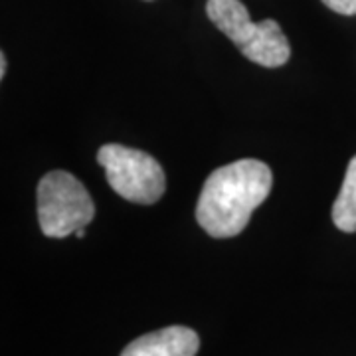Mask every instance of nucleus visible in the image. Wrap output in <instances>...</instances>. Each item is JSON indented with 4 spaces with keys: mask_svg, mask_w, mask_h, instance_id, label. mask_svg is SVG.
Segmentation results:
<instances>
[{
    "mask_svg": "<svg viewBox=\"0 0 356 356\" xmlns=\"http://www.w3.org/2000/svg\"><path fill=\"white\" fill-rule=\"evenodd\" d=\"M97 163L103 166L109 186L129 202L154 204L165 194V170L145 151L109 143L99 149Z\"/></svg>",
    "mask_w": 356,
    "mask_h": 356,
    "instance_id": "nucleus-4",
    "label": "nucleus"
},
{
    "mask_svg": "<svg viewBox=\"0 0 356 356\" xmlns=\"http://www.w3.org/2000/svg\"><path fill=\"white\" fill-rule=\"evenodd\" d=\"M206 14L250 62L264 67L287 64L291 46L275 20L267 18L255 24L240 0H208Z\"/></svg>",
    "mask_w": 356,
    "mask_h": 356,
    "instance_id": "nucleus-2",
    "label": "nucleus"
},
{
    "mask_svg": "<svg viewBox=\"0 0 356 356\" xmlns=\"http://www.w3.org/2000/svg\"><path fill=\"white\" fill-rule=\"evenodd\" d=\"M76 236H77V238H83V236H86V228L77 229V232H76Z\"/></svg>",
    "mask_w": 356,
    "mask_h": 356,
    "instance_id": "nucleus-9",
    "label": "nucleus"
},
{
    "mask_svg": "<svg viewBox=\"0 0 356 356\" xmlns=\"http://www.w3.org/2000/svg\"><path fill=\"white\" fill-rule=\"evenodd\" d=\"M200 339L188 327L175 325L147 332L125 346L121 356H196Z\"/></svg>",
    "mask_w": 356,
    "mask_h": 356,
    "instance_id": "nucleus-5",
    "label": "nucleus"
},
{
    "mask_svg": "<svg viewBox=\"0 0 356 356\" xmlns=\"http://www.w3.org/2000/svg\"><path fill=\"white\" fill-rule=\"evenodd\" d=\"M6 76V56L0 54V77Z\"/></svg>",
    "mask_w": 356,
    "mask_h": 356,
    "instance_id": "nucleus-8",
    "label": "nucleus"
},
{
    "mask_svg": "<svg viewBox=\"0 0 356 356\" xmlns=\"http://www.w3.org/2000/svg\"><path fill=\"white\" fill-rule=\"evenodd\" d=\"M325 6H329L332 13L343 14V16H355L356 0H321Z\"/></svg>",
    "mask_w": 356,
    "mask_h": 356,
    "instance_id": "nucleus-7",
    "label": "nucleus"
},
{
    "mask_svg": "<svg viewBox=\"0 0 356 356\" xmlns=\"http://www.w3.org/2000/svg\"><path fill=\"white\" fill-rule=\"evenodd\" d=\"M95 216L88 188L65 170H51L38 184V222L44 236L67 238Z\"/></svg>",
    "mask_w": 356,
    "mask_h": 356,
    "instance_id": "nucleus-3",
    "label": "nucleus"
},
{
    "mask_svg": "<svg viewBox=\"0 0 356 356\" xmlns=\"http://www.w3.org/2000/svg\"><path fill=\"white\" fill-rule=\"evenodd\" d=\"M271 168L255 159H242L216 168L204 182L196 220L212 238L242 234L252 212L271 192Z\"/></svg>",
    "mask_w": 356,
    "mask_h": 356,
    "instance_id": "nucleus-1",
    "label": "nucleus"
},
{
    "mask_svg": "<svg viewBox=\"0 0 356 356\" xmlns=\"http://www.w3.org/2000/svg\"><path fill=\"white\" fill-rule=\"evenodd\" d=\"M332 222L341 232H356V154L348 163L341 192L332 204Z\"/></svg>",
    "mask_w": 356,
    "mask_h": 356,
    "instance_id": "nucleus-6",
    "label": "nucleus"
},
{
    "mask_svg": "<svg viewBox=\"0 0 356 356\" xmlns=\"http://www.w3.org/2000/svg\"><path fill=\"white\" fill-rule=\"evenodd\" d=\"M149 2H151V0H149Z\"/></svg>",
    "mask_w": 356,
    "mask_h": 356,
    "instance_id": "nucleus-10",
    "label": "nucleus"
}]
</instances>
